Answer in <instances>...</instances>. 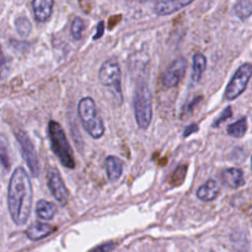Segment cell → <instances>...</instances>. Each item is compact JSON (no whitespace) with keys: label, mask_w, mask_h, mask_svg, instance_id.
Returning a JSON list of instances; mask_svg holds the SVG:
<instances>
[{"label":"cell","mask_w":252,"mask_h":252,"mask_svg":"<svg viewBox=\"0 0 252 252\" xmlns=\"http://www.w3.org/2000/svg\"><path fill=\"white\" fill-rule=\"evenodd\" d=\"M54 2L52 0H34L32 1L34 19L38 22H46L51 17Z\"/></svg>","instance_id":"7c38bea8"},{"label":"cell","mask_w":252,"mask_h":252,"mask_svg":"<svg viewBox=\"0 0 252 252\" xmlns=\"http://www.w3.org/2000/svg\"><path fill=\"white\" fill-rule=\"evenodd\" d=\"M57 211H58V208L52 202L46 201V199H41V201L37 202L36 214L42 220H51V219H53Z\"/></svg>","instance_id":"2e32d148"},{"label":"cell","mask_w":252,"mask_h":252,"mask_svg":"<svg viewBox=\"0 0 252 252\" xmlns=\"http://www.w3.org/2000/svg\"><path fill=\"white\" fill-rule=\"evenodd\" d=\"M15 27H16V31L20 36L27 37L31 33V22L27 19L26 16H20L15 20Z\"/></svg>","instance_id":"ffe728a7"},{"label":"cell","mask_w":252,"mask_h":252,"mask_svg":"<svg viewBox=\"0 0 252 252\" xmlns=\"http://www.w3.org/2000/svg\"><path fill=\"white\" fill-rule=\"evenodd\" d=\"M207 66V59L202 53H196L193 56V68H192V80L198 83L203 75Z\"/></svg>","instance_id":"e0dca14e"},{"label":"cell","mask_w":252,"mask_h":252,"mask_svg":"<svg viewBox=\"0 0 252 252\" xmlns=\"http://www.w3.org/2000/svg\"><path fill=\"white\" fill-rule=\"evenodd\" d=\"M221 181L230 189H239L245 185L244 174L240 169L236 167H229L221 172Z\"/></svg>","instance_id":"30bf717a"},{"label":"cell","mask_w":252,"mask_h":252,"mask_svg":"<svg viewBox=\"0 0 252 252\" xmlns=\"http://www.w3.org/2000/svg\"><path fill=\"white\" fill-rule=\"evenodd\" d=\"M32 185L29 174L24 167H17L7 189V207L12 221L16 225H24L29 220L32 208Z\"/></svg>","instance_id":"6da1fadb"},{"label":"cell","mask_w":252,"mask_h":252,"mask_svg":"<svg viewBox=\"0 0 252 252\" xmlns=\"http://www.w3.org/2000/svg\"><path fill=\"white\" fill-rule=\"evenodd\" d=\"M231 115H233V110H231V107H226L225 110L223 111V113L219 116L218 120L213 123V127H219V126L224 122V121H226L228 118H230Z\"/></svg>","instance_id":"603a6c76"},{"label":"cell","mask_w":252,"mask_h":252,"mask_svg":"<svg viewBox=\"0 0 252 252\" xmlns=\"http://www.w3.org/2000/svg\"><path fill=\"white\" fill-rule=\"evenodd\" d=\"M191 4L192 0H189V1H180V0H176V1H157L154 4V10L160 16H166V15L174 14V12L179 11V10L184 9Z\"/></svg>","instance_id":"8fae6325"},{"label":"cell","mask_w":252,"mask_h":252,"mask_svg":"<svg viewBox=\"0 0 252 252\" xmlns=\"http://www.w3.org/2000/svg\"><path fill=\"white\" fill-rule=\"evenodd\" d=\"M47 181H48L49 189H51L54 198L62 206H65L68 203L69 192L66 189L65 185H64L63 180H62L61 174H59L56 167H49L48 169V171H47Z\"/></svg>","instance_id":"9c48e42d"},{"label":"cell","mask_w":252,"mask_h":252,"mask_svg":"<svg viewBox=\"0 0 252 252\" xmlns=\"http://www.w3.org/2000/svg\"><path fill=\"white\" fill-rule=\"evenodd\" d=\"M115 248H116V243L110 241V243L102 244V245L97 246V248L93 249V250H90L89 252H111Z\"/></svg>","instance_id":"cb8c5ba5"},{"label":"cell","mask_w":252,"mask_h":252,"mask_svg":"<svg viewBox=\"0 0 252 252\" xmlns=\"http://www.w3.org/2000/svg\"><path fill=\"white\" fill-rule=\"evenodd\" d=\"M248 130V120L246 117L240 118L238 122L231 123L228 127V134L234 138H243Z\"/></svg>","instance_id":"ac0fdd59"},{"label":"cell","mask_w":252,"mask_h":252,"mask_svg":"<svg viewBox=\"0 0 252 252\" xmlns=\"http://www.w3.org/2000/svg\"><path fill=\"white\" fill-rule=\"evenodd\" d=\"M54 230H56V229H54L53 226L48 225V224L46 223H39V221H37V223L31 224V225L26 229L25 233H26L27 238H29L30 240L38 241L41 240V239H44L46 236H48L49 234L53 233Z\"/></svg>","instance_id":"4fadbf2b"},{"label":"cell","mask_w":252,"mask_h":252,"mask_svg":"<svg viewBox=\"0 0 252 252\" xmlns=\"http://www.w3.org/2000/svg\"><path fill=\"white\" fill-rule=\"evenodd\" d=\"M251 170H252V159H251Z\"/></svg>","instance_id":"f1b7e54d"},{"label":"cell","mask_w":252,"mask_h":252,"mask_svg":"<svg viewBox=\"0 0 252 252\" xmlns=\"http://www.w3.org/2000/svg\"><path fill=\"white\" fill-rule=\"evenodd\" d=\"M219 187L214 180H209L197 191V197L203 202H212L218 197Z\"/></svg>","instance_id":"9a60e30c"},{"label":"cell","mask_w":252,"mask_h":252,"mask_svg":"<svg viewBox=\"0 0 252 252\" xmlns=\"http://www.w3.org/2000/svg\"><path fill=\"white\" fill-rule=\"evenodd\" d=\"M78 113L84 129L94 139H98L105 133V125L96 107L95 101L91 97H84L78 103Z\"/></svg>","instance_id":"3957f363"},{"label":"cell","mask_w":252,"mask_h":252,"mask_svg":"<svg viewBox=\"0 0 252 252\" xmlns=\"http://www.w3.org/2000/svg\"><path fill=\"white\" fill-rule=\"evenodd\" d=\"M48 135L49 140H51L52 150L59 159L61 164L68 169H74L75 160H74L73 150H71L63 128L58 122L51 121L48 123Z\"/></svg>","instance_id":"7a4b0ae2"},{"label":"cell","mask_w":252,"mask_h":252,"mask_svg":"<svg viewBox=\"0 0 252 252\" xmlns=\"http://www.w3.org/2000/svg\"><path fill=\"white\" fill-rule=\"evenodd\" d=\"M96 30H97V31H96V33L94 34V39H98V38H101V37H102L103 32H105V22H103V21L98 22Z\"/></svg>","instance_id":"484cf974"},{"label":"cell","mask_w":252,"mask_h":252,"mask_svg":"<svg viewBox=\"0 0 252 252\" xmlns=\"http://www.w3.org/2000/svg\"><path fill=\"white\" fill-rule=\"evenodd\" d=\"M187 69V61L182 57L175 59L171 64L169 65V68L164 71V74L161 75V83L165 88H175V86L179 85V83L181 81V79L184 78L185 73H186Z\"/></svg>","instance_id":"ba28073f"},{"label":"cell","mask_w":252,"mask_h":252,"mask_svg":"<svg viewBox=\"0 0 252 252\" xmlns=\"http://www.w3.org/2000/svg\"><path fill=\"white\" fill-rule=\"evenodd\" d=\"M0 161L4 165L5 169H9L10 167V161H9V154H7V149L4 144L0 143Z\"/></svg>","instance_id":"7402d4cb"},{"label":"cell","mask_w":252,"mask_h":252,"mask_svg":"<svg viewBox=\"0 0 252 252\" xmlns=\"http://www.w3.org/2000/svg\"><path fill=\"white\" fill-rule=\"evenodd\" d=\"M15 135H16L17 143H19L20 149H21L22 155H24L25 161H26L30 171H31V175L33 177H38L39 161L38 155H37L36 149H34L33 147V143L31 142L29 135L25 132H22V130H16V132H15Z\"/></svg>","instance_id":"52a82bcc"},{"label":"cell","mask_w":252,"mask_h":252,"mask_svg":"<svg viewBox=\"0 0 252 252\" xmlns=\"http://www.w3.org/2000/svg\"><path fill=\"white\" fill-rule=\"evenodd\" d=\"M121 78H122V71H121L120 63L116 59H108V61L103 62L98 70V80L103 86H112L113 90L118 95L120 102L122 101Z\"/></svg>","instance_id":"5b68a950"},{"label":"cell","mask_w":252,"mask_h":252,"mask_svg":"<svg viewBox=\"0 0 252 252\" xmlns=\"http://www.w3.org/2000/svg\"><path fill=\"white\" fill-rule=\"evenodd\" d=\"M84 30H85V24H84V20L81 17H75L71 24V36L75 39H81L84 33Z\"/></svg>","instance_id":"44dd1931"},{"label":"cell","mask_w":252,"mask_h":252,"mask_svg":"<svg viewBox=\"0 0 252 252\" xmlns=\"http://www.w3.org/2000/svg\"><path fill=\"white\" fill-rule=\"evenodd\" d=\"M252 78V64L245 63L236 70L233 79L228 84L225 90V98L233 101L238 98L248 88V84Z\"/></svg>","instance_id":"8992f818"},{"label":"cell","mask_w":252,"mask_h":252,"mask_svg":"<svg viewBox=\"0 0 252 252\" xmlns=\"http://www.w3.org/2000/svg\"><path fill=\"white\" fill-rule=\"evenodd\" d=\"M4 64H5V57H4V53H2L1 47H0V69L4 66Z\"/></svg>","instance_id":"83f0119b"},{"label":"cell","mask_w":252,"mask_h":252,"mask_svg":"<svg viewBox=\"0 0 252 252\" xmlns=\"http://www.w3.org/2000/svg\"><path fill=\"white\" fill-rule=\"evenodd\" d=\"M196 132H198V126H197V125H191V126H189V127H187L186 129H185L184 137H189V135H191L192 133H196Z\"/></svg>","instance_id":"4316f807"},{"label":"cell","mask_w":252,"mask_h":252,"mask_svg":"<svg viewBox=\"0 0 252 252\" xmlns=\"http://www.w3.org/2000/svg\"><path fill=\"white\" fill-rule=\"evenodd\" d=\"M234 10H235V14L239 19H249L252 15V2L249 0H241V1L236 2Z\"/></svg>","instance_id":"d6986e66"},{"label":"cell","mask_w":252,"mask_h":252,"mask_svg":"<svg viewBox=\"0 0 252 252\" xmlns=\"http://www.w3.org/2000/svg\"><path fill=\"white\" fill-rule=\"evenodd\" d=\"M123 172V162L117 157H107L106 158V174L110 182H116Z\"/></svg>","instance_id":"5bb4252c"},{"label":"cell","mask_w":252,"mask_h":252,"mask_svg":"<svg viewBox=\"0 0 252 252\" xmlns=\"http://www.w3.org/2000/svg\"><path fill=\"white\" fill-rule=\"evenodd\" d=\"M201 100H202V96H198V97L194 98V100L192 101L191 103H189V105H187V106H185L184 112H182V115H185V113H189V112H191V111L193 110V108L196 107V106L198 105L199 102H201Z\"/></svg>","instance_id":"d4e9b609"},{"label":"cell","mask_w":252,"mask_h":252,"mask_svg":"<svg viewBox=\"0 0 252 252\" xmlns=\"http://www.w3.org/2000/svg\"><path fill=\"white\" fill-rule=\"evenodd\" d=\"M134 116L135 122L140 129H147L153 120V100L149 86L140 83L134 95Z\"/></svg>","instance_id":"277c9868"}]
</instances>
